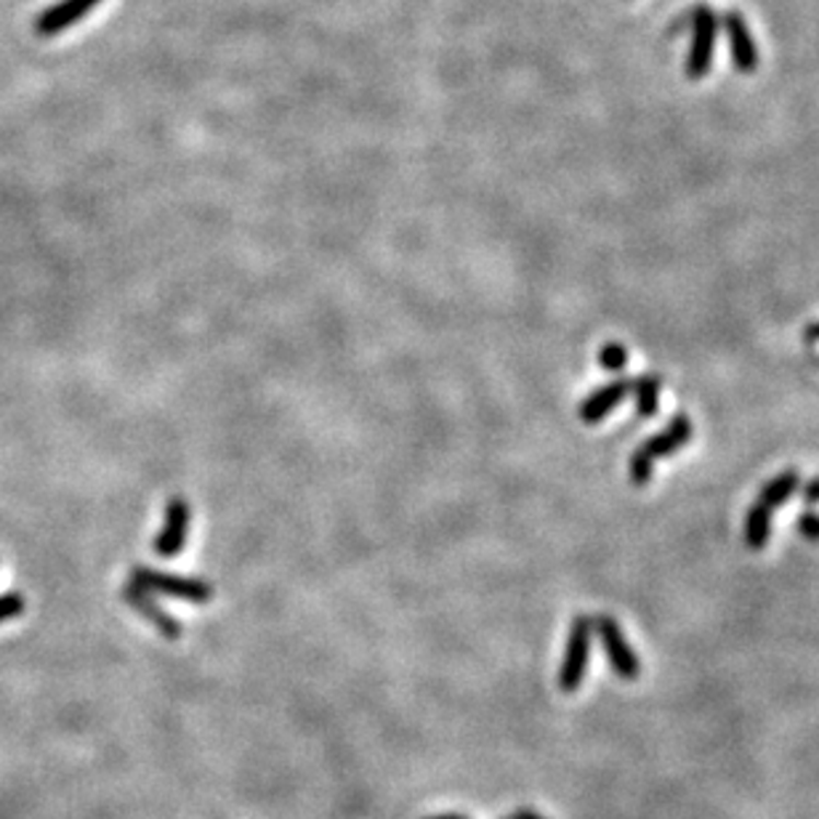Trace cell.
<instances>
[{
	"mask_svg": "<svg viewBox=\"0 0 819 819\" xmlns=\"http://www.w3.org/2000/svg\"><path fill=\"white\" fill-rule=\"evenodd\" d=\"M508 819H545V817H540L538 811H532V809H517Z\"/></svg>",
	"mask_w": 819,
	"mask_h": 819,
	"instance_id": "19",
	"label": "cell"
},
{
	"mask_svg": "<svg viewBox=\"0 0 819 819\" xmlns=\"http://www.w3.org/2000/svg\"><path fill=\"white\" fill-rule=\"evenodd\" d=\"M809 506H815V503H819V476H815L809 484L804 487V495H800Z\"/></svg>",
	"mask_w": 819,
	"mask_h": 819,
	"instance_id": "17",
	"label": "cell"
},
{
	"mask_svg": "<svg viewBox=\"0 0 819 819\" xmlns=\"http://www.w3.org/2000/svg\"><path fill=\"white\" fill-rule=\"evenodd\" d=\"M599 362H601V368H604V370L623 372L625 365H628V351H625L623 344H614V341H610V344L601 346Z\"/></svg>",
	"mask_w": 819,
	"mask_h": 819,
	"instance_id": "14",
	"label": "cell"
},
{
	"mask_svg": "<svg viewBox=\"0 0 819 819\" xmlns=\"http://www.w3.org/2000/svg\"><path fill=\"white\" fill-rule=\"evenodd\" d=\"M593 628L599 633L601 644H604L607 660H610L614 673L620 679H636L642 673V662H638V657L628 647V638H625L618 620L610 618V614H599V618H593Z\"/></svg>",
	"mask_w": 819,
	"mask_h": 819,
	"instance_id": "5",
	"label": "cell"
},
{
	"mask_svg": "<svg viewBox=\"0 0 819 819\" xmlns=\"http://www.w3.org/2000/svg\"><path fill=\"white\" fill-rule=\"evenodd\" d=\"M99 3L102 0H56L51 9H46L35 19V35L54 37L65 33L72 24H78L80 19L89 16Z\"/></svg>",
	"mask_w": 819,
	"mask_h": 819,
	"instance_id": "6",
	"label": "cell"
},
{
	"mask_svg": "<svg viewBox=\"0 0 819 819\" xmlns=\"http://www.w3.org/2000/svg\"><path fill=\"white\" fill-rule=\"evenodd\" d=\"M591 631L593 620L586 618V614H577L573 620V628H569L567 651H564L562 668H558V689H562V692H577L582 679H586L588 651H591Z\"/></svg>",
	"mask_w": 819,
	"mask_h": 819,
	"instance_id": "4",
	"label": "cell"
},
{
	"mask_svg": "<svg viewBox=\"0 0 819 819\" xmlns=\"http://www.w3.org/2000/svg\"><path fill=\"white\" fill-rule=\"evenodd\" d=\"M189 503L184 498H173L165 508V524L160 535L154 538V551L160 556H176L184 549L186 532H189Z\"/></svg>",
	"mask_w": 819,
	"mask_h": 819,
	"instance_id": "8",
	"label": "cell"
},
{
	"mask_svg": "<svg viewBox=\"0 0 819 819\" xmlns=\"http://www.w3.org/2000/svg\"><path fill=\"white\" fill-rule=\"evenodd\" d=\"M689 439H692V420H689V415H673V420H670L662 431L649 437L647 442L631 455V482L636 484V487H644V484L651 480V463H655L657 458L673 455V452L679 450V447H684Z\"/></svg>",
	"mask_w": 819,
	"mask_h": 819,
	"instance_id": "1",
	"label": "cell"
},
{
	"mask_svg": "<svg viewBox=\"0 0 819 819\" xmlns=\"http://www.w3.org/2000/svg\"><path fill=\"white\" fill-rule=\"evenodd\" d=\"M426 819H469V817L458 815V811H450V815H437V817H426Z\"/></svg>",
	"mask_w": 819,
	"mask_h": 819,
	"instance_id": "20",
	"label": "cell"
},
{
	"mask_svg": "<svg viewBox=\"0 0 819 819\" xmlns=\"http://www.w3.org/2000/svg\"><path fill=\"white\" fill-rule=\"evenodd\" d=\"M662 381L657 376H638L636 381H631V394L636 396V413L642 418H651L657 413V400H660Z\"/></svg>",
	"mask_w": 819,
	"mask_h": 819,
	"instance_id": "13",
	"label": "cell"
},
{
	"mask_svg": "<svg viewBox=\"0 0 819 819\" xmlns=\"http://www.w3.org/2000/svg\"><path fill=\"white\" fill-rule=\"evenodd\" d=\"M817 362H819V359H817Z\"/></svg>",
	"mask_w": 819,
	"mask_h": 819,
	"instance_id": "21",
	"label": "cell"
},
{
	"mask_svg": "<svg viewBox=\"0 0 819 819\" xmlns=\"http://www.w3.org/2000/svg\"><path fill=\"white\" fill-rule=\"evenodd\" d=\"M718 24H724L726 37H729L731 61H735L737 72H742V74L755 72V67H759V48H755V41H753V35H750L745 19L737 14V11H729V14H724L722 19H718Z\"/></svg>",
	"mask_w": 819,
	"mask_h": 819,
	"instance_id": "7",
	"label": "cell"
},
{
	"mask_svg": "<svg viewBox=\"0 0 819 819\" xmlns=\"http://www.w3.org/2000/svg\"><path fill=\"white\" fill-rule=\"evenodd\" d=\"M798 532L811 543H819V514L811 508V511H804L798 517Z\"/></svg>",
	"mask_w": 819,
	"mask_h": 819,
	"instance_id": "16",
	"label": "cell"
},
{
	"mask_svg": "<svg viewBox=\"0 0 819 819\" xmlns=\"http://www.w3.org/2000/svg\"><path fill=\"white\" fill-rule=\"evenodd\" d=\"M804 341H806V344H817V341H819V322H811V325L806 327Z\"/></svg>",
	"mask_w": 819,
	"mask_h": 819,
	"instance_id": "18",
	"label": "cell"
},
{
	"mask_svg": "<svg viewBox=\"0 0 819 819\" xmlns=\"http://www.w3.org/2000/svg\"><path fill=\"white\" fill-rule=\"evenodd\" d=\"M772 535V511L761 503H753L745 517V545L750 551H761Z\"/></svg>",
	"mask_w": 819,
	"mask_h": 819,
	"instance_id": "11",
	"label": "cell"
},
{
	"mask_svg": "<svg viewBox=\"0 0 819 819\" xmlns=\"http://www.w3.org/2000/svg\"><path fill=\"white\" fill-rule=\"evenodd\" d=\"M687 22L692 24V51L687 56V78L703 80L711 72L713 48H716L718 35V16L707 5H694L687 14Z\"/></svg>",
	"mask_w": 819,
	"mask_h": 819,
	"instance_id": "3",
	"label": "cell"
},
{
	"mask_svg": "<svg viewBox=\"0 0 819 819\" xmlns=\"http://www.w3.org/2000/svg\"><path fill=\"white\" fill-rule=\"evenodd\" d=\"M798 484H800V476H798L796 469L782 471V474L774 476L772 482L763 484L761 493H759V500H755V503H761V506H766L769 511H774V508L782 506V503H785L793 493H796Z\"/></svg>",
	"mask_w": 819,
	"mask_h": 819,
	"instance_id": "12",
	"label": "cell"
},
{
	"mask_svg": "<svg viewBox=\"0 0 819 819\" xmlns=\"http://www.w3.org/2000/svg\"><path fill=\"white\" fill-rule=\"evenodd\" d=\"M22 612H24L22 593H16V591L0 593V623H5V620H14Z\"/></svg>",
	"mask_w": 819,
	"mask_h": 819,
	"instance_id": "15",
	"label": "cell"
},
{
	"mask_svg": "<svg viewBox=\"0 0 819 819\" xmlns=\"http://www.w3.org/2000/svg\"><path fill=\"white\" fill-rule=\"evenodd\" d=\"M628 394H631L628 378H618V381L596 389L593 394L580 405V420L582 424H599V420H604L607 415H610L612 410L618 407Z\"/></svg>",
	"mask_w": 819,
	"mask_h": 819,
	"instance_id": "10",
	"label": "cell"
},
{
	"mask_svg": "<svg viewBox=\"0 0 819 819\" xmlns=\"http://www.w3.org/2000/svg\"><path fill=\"white\" fill-rule=\"evenodd\" d=\"M123 599H126L128 607H134L136 612L141 614V618H147L149 623L154 625L160 633H163L165 638H178L182 636V625H178L176 618H171L165 610H160L158 604H154L152 593L147 591V588L136 586V582H128L126 588H123Z\"/></svg>",
	"mask_w": 819,
	"mask_h": 819,
	"instance_id": "9",
	"label": "cell"
},
{
	"mask_svg": "<svg viewBox=\"0 0 819 819\" xmlns=\"http://www.w3.org/2000/svg\"><path fill=\"white\" fill-rule=\"evenodd\" d=\"M130 582L147 588L149 593L176 596V599L189 601V604H208L214 599V588L203 580V577H184V575H168L160 569L149 567H134Z\"/></svg>",
	"mask_w": 819,
	"mask_h": 819,
	"instance_id": "2",
	"label": "cell"
}]
</instances>
